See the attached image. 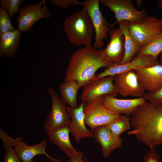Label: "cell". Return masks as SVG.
Segmentation results:
<instances>
[{"label":"cell","mask_w":162,"mask_h":162,"mask_svg":"<svg viewBox=\"0 0 162 162\" xmlns=\"http://www.w3.org/2000/svg\"><path fill=\"white\" fill-rule=\"evenodd\" d=\"M135 135L149 148L162 144V106L146 102L139 106L130 118Z\"/></svg>","instance_id":"1"},{"label":"cell","mask_w":162,"mask_h":162,"mask_svg":"<svg viewBox=\"0 0 162 162\" xmlns=\"http://www.w3.org/2000/svg\"><path fill=\"white\" fill-rule=\"evenodd\" d=\"M143 159L145 162H159L160 156L154 148H151L145 154Z\"/></svg>","instance_id":"30"},{"label":"cell","mask_w":162,"mask_h":162,"mask_svg":"<svg viewBox=\"0 0 162 162\" xmlns=\"http://www.w3.org/2000/svg\"><path fill=\"white\" fill-rule=\"evenodd\" d=\"M159 63L158 60L148 55L136 56L130 62L124 64H113L106 68L103 71L96 75L93 80L102 77L115 76L123 72L136 70Z\"/></svg>","instance_id":"13"},{"label":"cell","mask_w":162,"mask_h":162,"mask_svg":"<svg viewBox=\"0 0 162 162\" xmlns=\"http://www.w3.org/2000/svg\"><path fill=\"white\" fill-rule=\"evenodd\" d=\"M115 76H105L93 80L83 87L80 95L82 102L86 103L100 96L118 94L114 82Z\"/></svg>","instance_id":"10"},{"label":"cell","mask_w":162,"mask_h":162,"mask_svg":"<svg viewBox=\"0 0 162 162\" xmlns=\"http://www.w3.org/2000/svg\"><path fill=\"white\" fill-rule=\"evenodd\" d=\"M114 84L118 94L125 97H144L145 90L141 85L136 71L132 70L115 75Z\"/></svg>","instance_id":"11"},{"label":"cell","mask_w":162,"mask_h":162,"mask_svg":"<svg viewBox=\"0 0 162 162\" xmlns=\"http://www.w3.org/2000/svg\"><path fill=\"white\" fill-rule=\"evenodd\" d=\"M23 138L18 137L13 139L11 146L16 153L18 158L22 162H32L35 156L39 154H44L52 161L61 162L63 160L53 158L45 152L47 147V142L45 139L40 143L32 146L28 145L22 141Z\"/></svg>","instance_id":"12"},{"label":"cell","mask_w":162,"mask_h":162,"mask_svg":"<svg viewBox=\"0 0 162 162\" xmlns=\"http://www.w3.org/2000/svg\"><path fill=\"white\" fill-rule=\"evenodd\" d=\"M51 16L45 0L37 4L24 6L20 10L16 19L18 29L21 32H28L37 21L43 18L49 19Z\"/></svg>","instance_id":"7"},{"label":"cell","mask_w":162,"mask_h":162,"mask_svg":"<svg viewBox=\"0 0 162 162\" xmlns=\"http://www.w3.org/2000/svg\"><path fill=\"white\" fill-rule=\"evenodd\" d=\"M144 97L149 102L162 106V87L154 92H147Z\"/></svg>","instance_id":"27"},{"label":"cell","mask_w":162,"mask_h":162,"mask_svg":"<svg viewBox=\"0 0 162 162\" xmlns=\"http://www.w3.org/2000/svg\"><path fill=\"white\" fill-rule=\"evenodd\" d=\"M131 35L142 47L162 34V20L154 16H147L137 23L128 22Z\"/></svg>","instance_id":"5"},{"label":"cell","mask_w":162,"mask_h":162,"mask_svg":"<svg viewBox=\"0 0 162 162\" xmlns=\"http://www.w3.org/2000/svg\"><path fill=\"white\" fill-rule=\"evenodd\" d=\"M46 133L50 140L69 158L77 152V151L70 142L68 127L62 128L56 131Z\"/></svg>","instance_id":"20"},{"label":"cell","mask_w":162,"mask_h":162,"mask_svg":"<svg viewBox=\"0 0 162 162\" xmlns=\"http://www.w3.org/2000/svg\"><path fill=\"white\" fill-rule=\"evenodd\" d=\"M32 162H37V161H34L33 160ZM43 162H50V161L49 162V161H44ZM64 162H70V160H67L66 161H65Z\"/></svg>","instance_id":"35"},{"label":"cell","mask_w":162,"mask_h":162,"mask_svg":"<svg viewBox=\"0 0 162 162\" xmlns=\"http://www.w3.org/2000/svg\"><path fill=\"white\" fill-rule=\"evenodd\" d=\"M141 85L148 92H153L162 87V65L158 63L135 70Z\"/></svg>","instance_id":"17"},{"label":"cell","mask_w":162,"mask_h":162,"mask_svg":"<svg viewBox=\"0 0 162 162\" xmlns=\"http://www.w3.org/2000/svg\"><path fill=\"white\" fill-rule=\"evenodd\" d=\"M130 118L126 116H121L118 118L107 125L112 133L119 136L122 133L130 130Z\"/></svg>","instance_id":"24"},{"label":"cell","mask_w":162,"mask_h":162,"mask_svg":"<svg viewBox=\"0 0 162 162\" xmlns=\"http://www.w3.org/2000/svg\"><path fill=\"white\" fill-rule=\"evenodd\" d=\"M48 92L52 101V107L50 113L46 115L43 126L46 133L68 127L71 121L67 111L66 104L59 98L53 88H49Z\"/></svg>","instance_id":"6"},{"label":"cell","mask_w":162,"mask_h":162,"mask_svg":"<svg viewBox=\"0 0 162 162\" xmlns=\"http://www.w3.org/2000/svg\"><path fill=\"white\" fill-rule=\"evenodd\" d=\"M81 87L79 83L75 80L64 81L59 86L61 99L66 104L73 108L78 106L77 102V94Z\"/></svg>","instance_id":"22"},{"label":"cell","mask_w":162,"mask_h":162,"mask_svg":"<svg viewBox=\"0 0 162 162\" xmlns=\"http://www.w3.org/2000/svg\"><path fill=\"white\" fill-rule=\"evenodd\" d=\"M158 7L160 9L162 10V0H159L158 2Z\"/></svg>","instance_id":"32"},{"label":"cell","mask_w":162,"mask_h":162,"mask_svg":"<svg viewBox=\"0 0 162 162\" xmlns=\"http://www.w3.org/2000/svg\"><path fill=\"white\" fill-rule=\"evenodd\" d=\"M103 96L85 103L83 108L85 125L92 130L95 128L107 125L121 115L111 112L103 105Z\"/></svg>","instance_id":"4"},{"label":"cell","mask_w":162,"mask_h":162,"mask_svg":"<svg viewBox=\"0 0 162 162\" xmlns=\"http://www.w3.org/2000/svg\"><path fill=\"white\" fill-rule=\"evenodd\" d=\"M3 162H22L18 158L13 147L6 149Z\"/></svg>","instance_id":"29"},{"label":"cell","mask_w":162,"mask_h":162,"mask_svg":"<svg viewBox=\"0 0 162 162\" xmlns=\"http://www.w3.org/2000/svg\"><path fill=\"white\" fill-rule=\"evenodd\" d=\"M162 52V34L142 47L136 56H150L157 60L158 56Z\"/></svg>","instance_id":"23"},{"label":"cell","mask_w":162,"mask_h":162,"mask_svg":"<svg viewBox=\"0 0 162 162\" xmlns=\"http://www.w3.org/2000/svg\"><path fill=\"white\" fill-rule=\"evenodd\" d=\"M159 63L162 65V52L160 55V57L158 61Z\"/></svg>","instance_id":"33"},{"label":"cell","mask_w":162,"mask_h":162,"mask_svg":"<svg viewBox=\"0 0 162 162\" xmlns=\"http://www.w3.org/2000/svg\"><path fill=\"white\" fill-rule=\"evenodd\" d=\"M19 30L6 32L0 35V56L12 58L20 47L21 33Z\"/></svg>","instance_id":"19"},{"label":"cell","mask_w":162,"mask_h":162,"mask_svg":"<svg viewBox=\"0 0 162 162\" xmlns=\"http://www.w3.org/2000/svg\"><path fill=\"white\" fill-rule=\"evenodd\" d=\"M50 1L54 6L63 9L82 4V2L76 0H51Z\"/></svg>","instance_id":"28"},{"label":"cell","mask_w":162,"mask_h":162,"mask_svg":"<svg viewBox=\"0 0 162 162\" xmlns=\"http://www.w3.org/2000/svg\"><path fill=\"white\" fill-rule=\"evenodd\" d=\"M92 131L95 140L101 146L104 157L107 158L114 150L121 147L122 140L114 135L108 125L97 127Z\"/></svg>","instance_id":"18"},{"label":"cell","mask_w":162,"mask_h":162,"mask_svg":"<svg viewBox=\"0 0 162 162\" xmlns=\"http://www.w3.org/2000/svg\"><path fill=\"white\" fill-rule=\"evenodd\" d=\"M112 64L105 58L102 50L85 46L76 50L71 56L64 81L75 80L83 87L95 78L98 69Z\"/></svg>","instance_id":"2"},{"label":"cell","mask_w":162,"mask_h":162,"mask_svg":"<svg viewBox=\"0 0 162 162\" xmlns=\"http://www.w3.org/2000/svg\"><path fill=\"white\" fill-rule=\"evenodd\" d=\"M99 3L108 7L114 14L115 23L122 21L137 23L147 16L146 10H136L131 0H99Z\"/></svg>","instance_id":"8"},{"label":"cell","mask_w":162,"mask_h":162,"mask_svg":"<svg viewBox=\"0 0 162 162\" xmlns=\"http://www.w3.org/2000/svg\"><path fill=\"white\" fill-rule=\"evenodd\" d=\"M16 29L13 26L11 19L6 10L0 7V35L6 32Z\"/></svg>","instance_id":"25"},{"label":"cell","mask_w":162,"mask_h":162,"mask_svg":"<svg viewBox=\"0 0 162 162\" xmlns=\"http://www.w3.org/2000/svg\"><path fill=\"white\" fill-rule=\"evenodd\" d=\"M103 105L109 110L120 115H132L137 108L147 102L144 97L132 99H119L109 94L103 96Z\"/></svg>","instance_id":"15"},{"label":"cell","mask_w":162,"mask_h":162,"mask_svg":"<svg viewBox=\"0 0 162 162\" xmlns=\"http://www.w3.org/2000/svg\"><path fill=\"white\" fill-rule=\"evenodd\" d=\"M128 21H122L117 22L119 28L124 37L125 53L122 60L118 64L127 63L131 61L140 50L142 47L137 43L130 33Z\"/></svg>","instance_id":"21"},{"label":"cell","mask_w":162,"mask_h":162,"mask_svg":"<svg viewBox=\"0 0 162 162\" xmlns=\"http://www.w3.org/2000/svg\"><path fill=\"white\" fill-rule=\"evenodd\" d=\"M63 29L68 40L73 45L91 46L94 27L86 10L83 9L66 17Z\"/></svg>","instance_id":"3"},{"label":"cell","mask_w":162,"mask_h":162,"mask_svg":"<svg viewBox=\"0 0 162 162\" xmlns=\"http://www.w3.org/2000/svg\"><path fill=\"white\" fill-rule=\"evenodd\" d=\"M85 103L82 102L76 108L66 107L67 112L71 119L68 126L70 133L75 141L79 143L82 138L94 137L93 132L86 127L83 108Z\"/></svg>","instance_id":"14"},{"label":"cell","mask_w":162,"mask_h":162,"mask_svg":"<svg viewBox=\"0 0 162 162\" xmlns=\"http://www.w3.org/2000/svg\"><path fill=\"white\" fill-rule=\"evenodd\" d=\"M137 2V4L138 6L139 7L142 4V1L141 0H136V1Z\"/></svg>","instance_id":"34"},{"label":"cell","mask_w":162,"mask_h":162,"mask_svg":"<svg viewBox=\"0 0 162 162\" xmlns=\"http://www.w3.org/2000/svg\"><path fill=\"white\" fill-rule=\"evenodd\" d=\"M110 37L106 47L102 50L106 59L112 64H118L123 59L125 53L124 37L120 29H110L108 33Z\"/></svg>","instance_id":"16"},{"label":"cell","mask_w":162,"mask_h":162,"mask_svg":"<svg viewBox=\"0 0 162 162\" xmlns=\"http://www.w3.org/2000/svg\"><path fill=\"white\" fill-rule=\"evenodd\" d=\"M69 160L70 162H87L82 152L80 150L77 151L75 154L69 157Z\"/></svg>","instance_id":"31"},{"label":"cell","mask_w":162,"mask_h":162,"mask_svg":"<svg viewBox=\"0 0 162 162\" xmlns=\"http://www.w3.org/2000/svg\"><path fill=\"white\" fill-rule=\"evenodd\" d=\"M23 1V0H1L0 4L7 11L11 19L14 14L19 12V6Z\"/></svg>","instance_id":"26"},{"label":"cell","mask_w":162,"mask_h":162,"mask_svg":"<svg viewBox=\"0 0 162 162\" xmlns=\"http://www.w3.org/2000/svg\"><path fill=\"white\" fill-rule=\"evenodd\" d=\"M99 4V0H87L82 4L87 11L94 27L95 38L93 47L99 50L104 47V40L107 38L110 29L108 23L100 10Z\"/></svg>","instance_id":"9"}]
</instances>
